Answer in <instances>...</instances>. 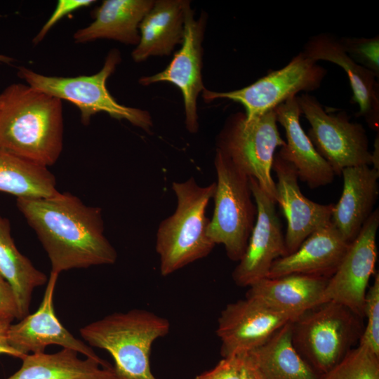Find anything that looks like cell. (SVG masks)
<instances>
[{"instance_id": "obj_1", "label": "cell", "mask_w": 379, "mask_h": 379, "mask_svg": "<svg viewBox=\"0 0 379 379\" xmlns=\"http://www.w3.org/2000/svg\"><path fill=\"white\" fill-rule=\"evenodd\" d=\"M16 205L46 252L52 272L117 261V251L104 233L100 207L60 192L50 197L18 198Z\"/></svg>"}, {"instance_id": "obj_2", "label": "cell", "mask_w": 379, "mask_h": 379, "mask_svg": "<svg viewBox=\"0 0 379 379\" xmlns=\"http://www.w3.org/2000/svg\"><path fill=\"white\" fill-rule=\"evenodd\" d=\"M63 145L62 100L29 85L0 93V149L48 167Z\"/></svg>"}, {"instance_id": "obj_3", "label": "cell", "mask_w": 379, "mask_h": 379, "mask_svg": "<svg viewBox=\"0 0 379 379\" xmlns=\"http://www.w3.org/2000/svg\"><path fill=\"white\" fill-rule=\"evenodd\" d=\"M215 188V182L200 186L193 177L172 182L176 208L160 222L156 234L155 248L162 276L206 257L213 249L215 244L207 234L210 220L206 217V209Z\"/></svg>"}, {"instance_id": "obj_4", "label": "cell", "mask_w": 379, "mask_h": 379, "mask_svg": "<svg viewBox=\"0 0 379 379\" xmlns=\"http://www.w3.org/2000/svg\"><path fill=\"white\" fill-rule=\"evenodd\" d=\"M169 330L167 319L148 310L133 309L108 314L83 326L79 333L89 346L111 354L120 379H158L150 367L151 349Z\"/></svg>"}, {"instance_id": "obj_5", "label": "cell", "mask_w": 379, "mask_h": 379, "mask_svg": "<svg viewBox=\"0 0 379 379\" xmlns=\"http://www.w3.org/2000/svg\"><path fill=\"white\" fill-rule=\"evenodd\" d=\"M362 319L340 303L322 302L291 322L293 345L321 376L359 342L364 328Z\"/></svg>"}, {"instance_id": "obj_6", "label": "cell", "mask_w": 379, "mask_h": 379, "mask_svg": "<svg viewBox=\"0 0 379 379\" xmlns=\"http://www.w3.org/2000/svg\"><path fill=\"white\" fill-rule=\"evenodd\" d=\"M121 61L120 53L113 50L107 55L102 68L92 75L73 77H50L20 67L18 76L27 85L76 105L81 122L87 125L92 116L106 112L117 119H126L146 131L152 126L150 114L145 110L118 103L108 91L106 82Z\"/></svg>"}, {"instance_id": "obj_7", "label": "cell", "mask_w": 379, "mask_h": 379, "mask_svg": "<svg viewBox=\"0 0 379 379\" xmlns=\"http://www.w3.org/2000/svg\"><path fill=\"white\" fill-rule=\"evenodd\" d=\"M214 165L217 174L214 211L207 234L215 245L224 246L229 259L239 262L255 225L257 206L248 175L218 149Z\"/></svg>"}, {"instance_id": "obj_8", "label": "cell", "mask_w": 379, "mask_h": 379, "mask_svg": "<svg viewBox=\"0 0 379 379\" xmlns=\"http://www.w3.org/2000/svg\"><path fill=\"white\" fill-rule=\"evenodd\" d=\"M274 109L251 120L245 114H232L217 142V149L241 171L255 178L276 203V184L272 170L276 150L284 146Z\"/></svg>"}, {"instance_id": "obj_9", "label": "cell", "mask_w": 379, "mask_h": 379, "mask_svg": "<svg viewBox=\"0 0 379 379\" xmlns=\"http://www.w3.org/2000/svg\"><path fill=\"white\" fill-rule=\"evenodd\" d=\"M297 99L301 114L310 124L307 135L335 175H341L348 167L372 165L368 136L361 124L350 121L345 112L325 110L318 100L307 93L297 96Z\"/></svg>"}, {"instance_id": "obj_10", "label": "cell", "mask_w": 379, "mask_h": 379, "mask_svg": "<svg viewBox=\"0 0 379 379\" xmlns=\"http://www.w3.org/2000/svg\"><path fill=\"white\" fill-rule=\"evenodd\" d=\"M327 71L302 52L294 56L284 67L272 71L254 83L228 92L204 89L206 101L226 98L241 104L247 120L258 117L274 109L300 92L319 88Z\"/></svg>"}, {"instance_id": "obj_11", "label": "cell", "mask_w": 379, "mask_h": 379, "mask_svg": "<svg viewBox=\"0 0 379 379\" xmlns=\"http://www.w3.org/2000/svg\"><path fill=\"white\" fill-rule=\"evenodd\" d=\"M379 226L377 208L363 225L335 273L328 279L321 303H340L364 318L365 297L377 261L376 235Z\"/></svg>"}, {"instance_id": "obj_12", "label": "cell", "mask_w": 379, "mask_h": 379, "mask_svg": "<svg viewBox=\"0 0 379 379\" xmlns=\"http://www.w3.org/2000/svg\"><path fill=\"white\" fill-rule=\"evenodd\" d=\"M249 181L257 216L245 252L232 274L234 282L240 287H250L266 278L273 262L286 255L275 202L255 178H249Z\"/></svg>"}, {"instance_id": "obj_13", "label": "cell", "mask_w": 379, "mask_h": 379, "mask_svg": "<svg viewBox=\"0 0 379 379\" xmlns=\"http://www.w3.org/2000/svg\"><path fill=\"white\" fill-rule=\"evenodd\" d=\"M291 318L260 300L246 296L229 303L218 320L216 333L223 358L242 355L265 343Z\"/></svg>"}, {"instance_id": "obj_14", "label": "cell", "mask_w": 379, "mask_h": 379, "mask_svg": "<svg viewBox=\"0 0 379 379\" xmlns=\"http://www.w3.org/2000/svg\"><path fill=\"white\" fill-rule=\"evenodd\" d=\"M204 31V20L201 18L198 20L194 18L190 3L185 11L180 48L163 71L139 80V83L144 86L168 82L180 90L184 101L186 128L192 133H197L198 130L197 101L199 94L204 89L201 77Z\"/></svg>"}, {"instance_id": "obj_15", "label": "cell", "mask_w": 379, "mask_h": 379, "mask_svg": "<svg viewBox=\"0 0 379 379\" xmlns=\"http://www.w3.org/2000/svg\"><path fill=\"white\" fill-rule=\"evenodd\" d=\"M58 276L51 272L38 310L28 314L19 322L11 324L8 332L10 345L19 353L20 359L29 353L44 352L45 347L49 345L74 350L86 357L101 359L91 346L65 328L56 317L53 297Z\"/></svg>"}, {"instance_id": "obj_16", "label": "cell", "mask_w": 379, "mask_h": 379, "mask_svg": "<svg viewBox=\"0 0 379 379\" xmlns=\"http://www.w3.org/2000/svg\"><path fill=\"white\" fill-rule=\"evenodd\" d=\"M277 201L287 220L284 235L286 255L295 251L315 230L331 222L333 204H321L302 193L295 168L275 154Z\"/></svg>"}, {"instance_id": "obj_17", "label": "cell", "mask_w": 379, "mask_h": 379, "mask_svg": "<svg viewBox=\"0 0 379 379\" xmlns=\"http://www.w3.org/2000/svg\"><path fill=\"white\" fill-rule=\"evenodd\" d=\"M277 123L284 129L286 141L278 155L295 170L298 179L310 189L331 184L335 175L327 161L318 153L302 129L301 110L297 96L292 97L274 109Z\"/></svg>"}, {"instance_id": "obj_18", "label": "cell", "mask_w": 379, "mask_h": 379, "mask_svg": "<svg viewBox=\"0 0 379 379\" xmlns=\"http://www.w3.org/2000/svg\"><path fill=\"white\" fill-rule=\"evenodd\" d=\"M350 244L331 222L313 232L295 251L276 260L267 277L299 274L330 278Z\"/></svg>"}, {"instance_id": "obj_19", "label": "cell", "mask_w": 379, "mask_h": 379, "mask_svg": "<svg viewBox=\"0 0 379 379\" xmlns=\"http://www.w3.org/2000/svg\"><path fill=\"white\" fill-rule=\"evenodd\" d=\"M312 60H324L338 65L347 75L352 91V100L358 104V117L365 119L373 130L378 132L379 92L377 77L352 59L338 39L323 33L311 37L302 51Z\"/></svg>"}, {"instance_id": "obj_20", "label": "cell", "mask_w": 379, "mask_h": 379, "mask_svg": "<svg viewBox=\"0 0 379 379\" xmlns=\"http://www.w3.org/2000/svg\"><path fill=\"white\" fill-rule=\"evenodd\" d=\"M341 196L334 204L331 222L351 243L372 214L379 194V171L368 165L343 170Z\"/></svg>"}, {"instance_id": "obj_21", "label": "cell", "mask_w": 379, "mask_h": 379, "mask_svg": "<svg viewBox=\"0 0 379 379\" xmlns=\"http://www.w3.org/2000/svg\"><path fill=\"white\" fill-rule=\"evenodd\" d=\"M328 279L299 274L266 277L251 286L246 296L260 300L271 308L288 315L293 321L321 303Z\"/></svg>"}, {"instance_id": "obj_22", "label": "cell", "mask_w": 379, "mask_h": 379, "mask_svg": "<svg viewBox=\"0 0 379 379\" xmlns=\"http://www.w3.org/2000/svg\"><path fill=\"white\" fill-rule=\"evenodd\" d=\"M189 1H154L139 26L140 39L131 55L139 62L150 56L169 55L184 34L185 14Z\"/></svg>"}, {"instance_id": "obj_23", "label": "cell", "mask_w": 379, "mask_h": 379, "mask_svg": "<svg viewBox=\"0 0 379 379\" xmlns=\"http://www.w3.org/2000/svg\"><path fill=\"white\" fill-rule=\"evenodd\" d=\"M78 354L62 348L53 354H27L19 370L6 379H120L107 361L91 357L81 359Z\"/></svg>"}, {"instance_id": "obj_24", "label": "cell", "mask_w": 379, "mask_h": 379, "mask_svg": "<svg viewBox=\"0 0 379 379\" xmlns=\"http://www.w3.org/2000/svg\"><path fill=\"white\" fill-rule=\"evenodd\" d=\"M154 2L152 0L103 1L93 13L94 21L74 34V42L108 39L137 45L140 39V24Z\"/></svg>"}, {"instance_id": "obj_25", "label": "cell", "mask_w": 379, "mask_h": 379, "mask_svg": "<svg viewBox=\"0 0 379 379\" xmlns=\"http://www.w3.org/2000/svg\"><path fill=\"white\" fill-rule=\"evenodd\" d=\"M291 322L265 343L244 354L262 379H321L302 359L292 341Z\"/></svg>"}, {"instance_id": "obj_26", "label": "cell", "mask_w": 379, "mask_h": 379, "mask_svg": "<svg viewBox=\"0 0 379 379\" xmlns=\"http://www.w3.org/2000/svg\"><path fill=\"white\" fill-rule=\"evenodd\" d=\"M0 274L15 295L20 319L29 314L35 288L46 284L47 276L17 248L9 220L0 215Z\"/></svg>"}, {"instance_id": "obj_27", "label": "cell", "mask_w": 379, "mask_h": 379, "mask_svg": "<svg viewBox=\"0 0 379 379\" xmlns=\"http://www.w3.org/2000/svg\"><path fill=\"white\" fill-rule=\"evenodd\" d=\"M0 192L18 198H44L57 194L55 175L48 167L0 149Z\"/></svg>"}, {"instance_id": "obj_28", "label": "cell", "mask_w": 379, "mask_h": 379, "mask_svg": "<svg viewBox=\"0 0 379 379\" xmlns=\"http://www.w3.org/2000/svg\"><path fill=\"white\" fill-rule=\"evenodd\" d=\"M321 379H379V356L359 344Z\"/></svg>"}, {"instance_id": "obj_29", "label": "cell", "mask_w": 379, "mask_h": 379, "mask_svg": "<svg viewBox=\"0 0 379 379\" xmlns=\"http://www.w3.org/2000/svg\"><path fill=\"white\" fill-rule=\"evenodd\" d=\"M366 325L359 344L364 345L379 356V274L375 273L374 281L367 290L364 310Z\"/></svg>"}, {"instance_id": "obj_30", "label": "cell", "mask_w": 379, "mask_h": 379, "mask_svg": "<svg viewBox=\"0 0 379 379\" xmlns=\"http://www.w3.org/2000/svg\"><path fill=\"white\" fill-rule=\"evenodd\" d=\"M347 54L356 62L379 77V37H343L339 39Z\"/></svg>"}, {"instance_id": "obj_31", "label": "cell", "mask_w": 379, "mask_h": 379, "mask_svg": "<svg viewBox=\"0 0 379 379\" xmlns=\"http://www.w3.org/2000/svg\"><path fill=\"white\" fill-rule=\"evenodd\" d=\"M243 371V356H233L223 358L213 368L194 379H242Z\"/></svg>"}, {"instance_id": "obj_32", "label": "cell", "mask_w": 379, "mask_h": 379, "mask_svg": "<svg viewBox=\"0 0 379 379\" xmlns=\"http://www.w3.org/2000/svg\"><path fill=\"white\" fill-rule=\"evenodd\" d=\"M93 0H60L55 11L33 39L34 44L44 39L49 30L64 16L72 12L92 4Z\"/></svg>"}, {"instance_id": "obj_33", "label": "cell", "mask_w": 379, "mask_h": 379, "mask_svg": "<svg viewBox=\"0 0 379 379\" xmlns=\"http://www.w3.org/2000/svg\"><path fill=\"white\" fill-rule=\"evenodd\" d=\"M0 318L20 319L18 302L7 281L0 274Z\"/></svg>"}, {"instance_id": "obj_34", "label": "cell", "mask_w": 379, "mask_h": 379, "mask_svg": "<svg viewBox=\"0 0 379 379\" xmlns=\"http://www.w3.org/2000/svg\"><path fill=\"white\" fill-rule=\"evenodd\" d=\"M11 320L0 318V354H7L21 359L19 353L9 344L8 332Z\"/></svg>"}, {"instance_id": "obj_35", "label": "cell", "mask_w": 379, "mask_h": 379, "mask_svg": "<svg viewBox=\"0 0 379 379\" xmlns=\"http://www.w3.org/2000/svg\"><path fill=\"white\" fill-rule=\"evenodd\" d=\"M244 359V371L242 379H262L257 370L246 358L244 354H242Z\"/></svg>"}, {"instance_id": "obj_36", "label": "cell", "mask_w": 379, "mask_h": 379, "mask_svg": "<svg viewBox=\"0 0 379 379\" xmlns=\"http://www.w3.org/2000/svg\"><path fill=\"white\" fill-rule=\"evenodd\" d=\"M372 154V168L379 171V138L378 133L374 142V149L371 152Z\"/></svg>"}, {"instance_id": "obj_37", "label": "cell", "mask_w": 379, "mask_h": 379, "mask_svg": "<svg viewBox=\"0 0 379 379\" xmlns=\"http://www.w3.org/2000/svg\"><path fill=\"white\" fill-rule=\"evenodd\" d=\"M13 61V58L0 54V62L8 64Z\"/></svg>"}]
</instances>
